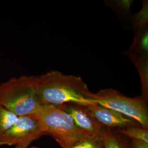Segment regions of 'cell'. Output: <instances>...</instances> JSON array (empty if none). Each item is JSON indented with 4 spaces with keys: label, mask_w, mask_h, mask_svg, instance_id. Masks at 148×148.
<instances>
[{
    "label": "cell",
    "mask_w": 148,
    "mask_h": 148,
    "mask_svg": "<svg viewBox=\"0 0 148 148\" xmlns=\"http://www.w3.org/2000/svg\"><path fill=\"white\" fill-rule=\"evenodd\" d=\"M37 98L42 106L75 104L85 106L95 103L88 98L90 90L79 76L52 70L34 76Z\"/></svg>",
    "instance_id": "cell-1"
},
{
    "label": "cell",
    "mask_w": 148,
    "mask_h": 148,
    "mask_svg": "<svg viewBox=\"0 0 148 148\" xmlns=\"http://www.w3.org/2000/svg\"><path fill=\"white\" fill-rule=\"evenodd\" d=\"M34 117L45 134L51 136L62 148H73L94 137L79 128L62 106H42Z\"/></svg>",
    "instance_id": "cell-2"
},
{
    "label": "cell",
    "mask_w": 148,
    "mask_h": 148,
    "mask_svg": "<svg viewBox=\"0 0 148 148\" xmlns=\"http://www.w3.org/2000/svg\"><path fill=\"white\" fill-rule=\"evenodd\" d=\"M0 105L17 116H35L42 106L37 98L34 76L12 77L0 84Z\"/></svg>",
    "instance_id": "cell-3"
},
{
    "label": "cell",
    "mask_w": 148,
    "mask_h": 148,
    "mask_svg": "<svg viewBox=\"0 0 148 148\" xmlns=\"http://www.w3.org/2000/svg\"><path fill=\"white\" fill-rule=\"evenodd\" d=\"M88 97L96 103L132 119L141 127L148 130L147 101L142 95L131 98L116 90L107 88L95 93L90 92Z\"/></svg>",
    "instance_id": "cell-4"
},
{
    "label": "cell",
    "mask_w": 148,
    "mask_h": 148,
    "mask_svg": "<svg viewBox=\"0 0 148 148\" xmlns=\"http://www.w3.org/2000/svg\"><path fill=\"white\" fill-rule=\"evenodd\" d=\"M45 135L37 119L32 116H18L14 124L0 138V146L27 145Z\"/></svg>",
    "instance_id": "cell-5"
},
{
    "label": "cell",
    "mask_w": 148,
    "mask_h": 148,
    "mask_svg": "<svg viewBox=\"0 0 148 148\" xmlns=\"http://www.w3.org/2000/svg\"><path fill=\"white\" fill-rule=\"evenodd\" d=\"M84 108L95 120L106 128L120 129L136 126L138 123L132 119L96 103L85 106Z\"/></svg>",
    "instance_id": "cell-6"
},
{
    "label": "cell",
    "mask_w": 148,
    "mask_h": 148,
    "mask_svg": "<svg viewBox=\"0 0 148 148\" xmlns=\"http://www.w3.org/2000/svg\"><path fill=\"white\" fill-rule=\"evenodd\" d=\"M62 106L79 128L94 136H101L106 127H103L95 120L85 110L84 106L75 104H68Z\"/></svg>",
    "instance_id": "cell-7"
},
{
    "label": "cell",
    "mask_w": 148,
    "mask_h": 148,
    "mask_svg": "<svg viewBox=\"0 0 148 148\" xmlns=\"http://www.w3.org/2000/svg\"><path fill=\"white\" fill-rule=\"evenodd\" d=\"M131 58L137 66L141 79L143 97L148 100V58L146 56H137L133 53L129 54Z\"/></svg>",
    "instance_id": "cell-8"
},
{
    "label": "cell",
    "mask_w": 148,
    "mask_h": 148,
    "mask_svg": "<svg viewBox=\"0 0 148 148\" xmlns=\"http://www.w3.org/2000/svg\"><path fill=\"white\" fill-rule=\"evenodd\" d=\"M101 137L104 148H129L124 140L120 137L119 134L112 131L110 128H105Z\"/></svg>",
    "instance_id": "cell-9"
},
{
    "label": "cell",
    "mask_w": 148,
    "mask_h": 148,
    "mask_svg": "<svg viewBox=\"0 0 148 148\" xmlns=\"http://www.w3.org/2000/svg\"><path fill=\"white\" fill-rule=\"evenodd\" d=\"M116 132L126 136L131 139L143 141L148 143V130L140 126H136L117 129Z\"/></svg>",
    "instance_id": "cell-10"
},
{
    "label": "cell",
    "mask_w": 148,
    "mask_h": 148,
    "mask_svg": "<svg viewBox=\"0 0 148 148\" xmlns=\"http://www.w3.org/2000/svg\"><path fill=\"white\" fill-rule=\"evenodd\" d=\"M18 117L0 105V138L12 127Z\"/></svg>",
    "instance_id": "cell-11"
},
{
    "label": "cell",
    "mask_w": 148,
    "mask_h": 148,
    "mask_svg": "<svg viewBox=\"0 0 148 148\" xmlns=\"http://www.w3.org/2000/svg\"><path fill=\"white\" fill-rule=\"evenodd\" d=\"M137 48L139 52L146 56L148 52V30L144 29L137 35V41H134L132 48Z\"/></svg>",
    "instance_id": "cell-12"
},
{
    "label": "cell",
    "mask_w": 148,
    "mask_h": 148,
    "mask_svg": "<svg viewBox=\"0 0 148 148\" xmlns=\"http://www.w3.org/2000/svg\"><path fill=\"white\" fill-rule=\"evenodd\" d=\"M134 25L139 29H143L147 24L148 21V2L143 3L142 8L134 16Z\"/></svg>",
    "instance_id": "cell-13"
},
{
    "label": "cell",
    "mask_w": 148,
    "mask_h": 148,
    "mask_svg": "<svg viewBox=\"0 0 148 148\" xmlns=\"http://www.w3.org/2000/svg\"><path fill=\"white\" fill-rule=\"evenodd\" d=\"M73 148H104L101 136H94L75 145Z\"/></svg>",
    "instance_id": "cell-14"
},
{
    "label": "cell",
    "mask_w": 148,
    "mask_h": 148,
    "mask_svg": "<svg viewBox=\"0 0 148 148\" xmlns=\"http://www.w3.org/2000/svg\"><path fill=\"white\" fill-rule=\"evenodd\" d=\"M132 2V1L130 0H122L117 1L116 3L121 11H123L124 13H128L130 11Z\"/></svg>",
    "instance_id": "cell-15"
},
{
    "label": "cell",
    "mask_w": 148,
    "mask_h": 148,
    "mask_svg": "<svg viewBox=\"0 0 148 148\" xmlns=\"http://www.w3.org/2000/svg\"><path fill=\"white\" fill-rule=\"evenodd\" d=\"M130 148H148V143L141 140L131 139Z\"/></svg>",
    "instance_id": "cell-16"
},
{
    "label": "cell",
    "mask_w": 148,
    "mask_h": 148,
    "mask_svg": "<svg viewBox=\"0 0 148 148\" xmlns=\"http://www.w3.org/2000/svg\"><path fill=\"white\" fill-rule=\"evenodd\" d=\"M16 148H39L37 147H29V145H16Z\"/></svg>",
    "instance_id": "cell-17"
}]
</instances>
